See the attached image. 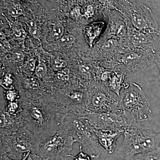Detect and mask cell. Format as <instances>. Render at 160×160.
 I'll return each instance as SVG.
<instances>
[{"instance_id":"cell-1","label":"cell","mask_w":160,"mask_h":160,"mask_svg":"<svg viewBox=\"0 0 160 160\" xmlns=\"http://www.w3.org/2000/svg\"><path fill=\"white\" fill-rule=\"evenodd\" d=\"M123 134L124 140L118 151L120 160H132L137 155L160 150V132L155 133L138 122Z\"/></svg>"},{"instance_id":"cell-2","label":"cell","mask_w":160,"mask_h":160,"mask_svg":"<svg viewBox=\"0 0 160 160\" xmlns=\"http://www.w3.org/2000/svg\"><path fill=\"white\" fill-rule=\"evenodd\" d=\"M155 52L130 49L118 55L112 61L109 69L120 72L126 78L135 75L155 62Z\"/></svg>"},{"instance_id":"cell-3","label":"cell","mask_w":160,"mask_h":160,"mask_svg":"<svg viewBox=\"0 0 160 160\" xmlns=\"http://www.w3.org/2000/svg\"><path fill=\"white\" fill-rule=\"evenodd\" d=\"M120 99L123 109L138 122L149 120L151 113L150 102L139 85L134 82L126 83Z\"/></svg>"},{"instance_id":"cell-4","label":"cell","mask_w":160,"mask_h":160,"mask_svg":"<svg viewBox=\"0 0 160 160\" xmlns=\"http://www.w3.org/2000/svg\"><path fill=\"white\" fill-rule=\"evenodd\" d=\"M82 117L95 129H111L123 132L138 122L131 114L123 108L104 113L86 111Z\"/></svg>"},{"instance_id":"cell-5","label":"cell","mask_w":160,"mask_h":160,"mask_svg":"<svg viewBox=\"0 0 160 160\" xmlns=\"http://www.w3.org/2000/svg\"><path fill=\"white\" fill-rule=\"evenodd\" d=\"M122 13L130 26L136 30L160 36V27L148 6L142 3H132Z\"/></svg>"},{"instance_id":"cell-6","label":"cell","mask_w":160,"mask_h":160,"mask_svg":"<svg viewBox=\"0 0 160 160\" xmlns=\"http://www.w3.org/2000/svg\"><path fill=\"white\" fill-rule=\"evenodd\" d=\"M105 85L100 83L89 91L87 94L86 108L95 113H104L122 108L120 98L112 95Z\"/></svg>"},{"instance_id":"cell-7","label":"cell","mask_w":160,"mask_h":160,"mask_svg":"<svg viewBox=\"0 0 160 160\" xmlns=\"http://www.w3.org/2000/svg\"><path fill=\"white\" fill-rule=\"evenodd\" d=\"M74 131L75 142L83 146L86 153L92 158H98L102 154H106L105 149L99 143L94 129L84 118L75 119L72 122Z\"/></svg>"},{"instance_id":"cell-8","label":"cell","mask_w":160,"mask_h":160,"mask_svg":"<svg viewBox=\"0 0 160 160\" xmlns=\"http://www.w3.org/2000/svg\"><path fill=\"white\" fill-rule=\"evenodd\" d=\"M128 35L124 42L126 51L138 49L155 52L159 51L160 36L138 31L130 26L128 22Z\"/></svg>"},{"instance_id":"cell-9","label":"cell","mask_w":160,"mask_h":160,"mask_svg":"<svg viewBox=\"0 0 160 160\" xmlns=\"http://www.w3.org/2000/svg\"><path fill=\"white\" fill-rule=\"evenodd\" d=\"M75 142L72 136L56 134L39 146L37 153L42 158H50L60 153L71 151Z\"/></svg>"},{"instance_id":"cell-10","label":"cell","mask_w":160,"mask_h":160,"mask_svg":"<svg viewBox=\"0 0 160 160\" xmlns=\"http://www.w3.org/2000/svg\"><path fill=\"white\" fill-rule=\"evenodd\" d=\"M109 22L104 34L125 41L128 35V22L126 17L119 10L111 9L108 12Z\"/></svg>"},{"instance_id":"cell-11","label":"cell","mask_w":160,"mask_h":160,"mask_svg":"<svg viewBox=\"0 0 160 160\" xmlns=\"http://www.w3.org/2000/svg\"><path fill=\"white\" fill-rule=\"evenodd\" d=\"M94 131L99 143L107 153H113L116 146L117 140L122 132L107 129H94Z\"/></svg>"},{"instance_id":"cell-12","label":"cell","mask_w":160,"mask_h":160,"mask_svg":"<svg viewBox=\"0 0 160 160\" xmlns=\"http://www.w3.org/2000/svg\"><path fill=\"white\" fill-rule=\"evenodd\" d=\"M126 78V77L122 72L112 70L109 81L106 86L109 91L120 98L121 92L126 84L125 83Z\"/></svg>"},{"instance_id":"cell-13","label":"cell","mask_w":160,"mask_h":160,"mask_svg":"<svg viewBox=\"0 0 160 160\" xmlns=\"http://www.w3.org/2000/svg\"><path fill=\"white\" fill-rule=\"evenodd\" d=\"M104 24L102 22L94 23L87 29L86 34L89 38L90 44H92L96 38L99 36L104 27Z\"/></svg>"},{"instance_id":"cell-14","label":"cell","mask_w":160,"mask_h":160,"mask_svg":"<svg viewBox=\"0 0 160 160\" xmlns=\"http://www.w3.org/2000/svg\"><path fill=\"white\" fill-rule=\"evenodd\" d=\"M132 160H160V150L137 155Z\"/></svg>"},{"instance_id":"cell-15","label":"cell","mask_w":160,"mask_h":160,"mask_svg":"<svg viewBox=\"0 0 160 160\" xmlns=\"http://www.w3.org/2000/svg\"><path fill=\"white\" fill-rule=\"evenodd\" d=\"M80 74L86 79H89L91 77L93 68L89 64H83L80 65L78 68Z\"/></svg>"},{"instance_id":"cell-16","label":"cell","mask_w":160,"mask_h":160,"mask_svg":"<svg viewBox=\"0 0 160 160\" xmlns=\"http://www.w3.org/2000/svg\"><path fill=\"white\" fill-rule=\"evenodd\" d=\"M30 116L35 121L39 124H42L44 120V115L42 111L38 107H33L30 109Z\"/></svg>"},{"instance_id":"cell-17","label":"cell","mask_w":160,"mask_h":160,"mask_svg":"<svg viewBox=\"0 0 160 160\" xmlns=\"http://www.w3.org/2000/svg\"><path fill=\"white\" fill-rule=\"evenodd\" d=\"M64 28L62 25L56 24L52 27L51 31V36L52 38L58 40L62 37L64 33Z\"/></svg>"},{"instance_id":"cell-18","label":"cell","mask_w":160,"mask_h":160,"mask_svg":"<svg viewBox=\"0 0 160 160\" xmlns=\"http://www.w3.org/2000/svg\"><path fill=\"white\" fill-rule=\"evenodd\" d=\"M99 1L108 12L111 9L118 10L117 0H99Z\"/></svg>"},{"instance_id":"cell-19","label":"cell","mask_w":160,"mask_h":160,"mask_svg":"<svg viewBox=\"0 0 160 160\" xmlns=\"http://www.w3.org/2000/svg\"><path fill=\"white\" fill-rule=\"evenodd\" d=\"M75 42V38L72 35L63 36L58 40V42L60 46H65L71 45Z\"/></svg>"},{"instance_id":"cell-20","label":"cell","mask_w":160,"mask_h":160,"mask_svg":"<svg viewBox=\"0 0 160 160\" xmlns=\"http://www.w3.org/2000/svg\"><path fill=\"white\" fill-rule=\"evenodd\" d=\"M47 72V68L46 64L42 62H39L36 67L35 73L39 78H42L46 75Z\"/></svg>"},{"instance_id":"cell-21","label":"cell","mask_w":160,"mask_h":160,"mask_svg":"<svg viewBox=\"0 0 160 160\" xmlns=\"http://www.w3.org/2000/svg\"><path fill=\"white\" fill-rule=\"evenodd\" d=\"M69 70L67 68H64L62 70L58 71L56 74L57 79L59 81L64 82L67 81L69 79Z\"/></svg>"},{"instance_id":"cell-22","label":"cell","mask_w":160,"mask_h":160,"mask_svg":"<svg viewBox=\"0 0 160 160\" xmlns=\"http://www.w3.org/2000/svg\"><path fill=\"white\" fill-rule=\"evenodd\" d=\"M69 157L72 158L73 160H91V157L87 153H84L82 151V145L80 146V152L76 156H73L70 154H67Z\"/></svg>"},{"instance_id":"cell-23","label":"cell","mask_w":160,"mask_h":160,"mask_svg":"<svg viewBox=\"0 0 160 160\" xmlns=\"http://www.w3.org/2000/svg\"><path fill=\"white\" fill-rule=\"evenodd\" d=\"M67 66V63L66 61L60 59L59 58H56L53 62L52 68L54 71L58 72L66 68Z\"/></svg>"},{"instance_id":"cell-24","label":"cell","mask_w":160,"mask_h":160,"mask_svg":"<svg viewBox=\"0 0 160 160\" xmlns=\"http://www.w3.org/2000/svg\"><path fill=\"white\" fill-rule=\"evenodd\" d=\"M12 79L10 74H6L1 81V86L6 89H10L12 88Z\"/></svg>"},{"instance_id":"cell-25","label":"cell","mask_w":160,"mask_h":160,"mask_svg":"<svg viewBox=\"0 0 160 160\" xmlns=\"http://www.w3.org/2000/svg\"><path fill=\"white\" fill-rule=\"evenodd\" d=\"M17 92L14 90H8L6 93V98L9 102H15L18 98Z\"/></svg>"},{"instance_id":"cell-26","label":"cell","mask_w":160,"mask_h":160,"mask_svg":"<svg viewBox=\"0 0 160 160\" xmlns=\"http://www.w3.org/2000/svg\"><path fill=\"white\" fill-rule=\"evenodd\" d=\"M29 31L30 34L35 38L40 37V32L36 25H31L29 27Z\"/></svg>"},{"instance_id":"cell-27","label":"cell","mask_w":160,"mask_h":160,"mask_svg":"<svg viewBox=\"0 0 160 160\" xmlns=\"http://www.w3.org/2000/svg\"><path fill=\"white\" fill-rule=\"evenodd\" d=\"M18 108V106L16 102H9L7 106V110L9 114H14L17 110Z\"/></svg>"},{"instance_id":"cell-28","label":"cell","mask_w":160,"mask_h":160,"mask_svg":"<svg viewBox=\"0 0 160 160\" xmlns=\"http://www.w3.org/2000/svg\"><path fill=\"white\" fill-rule=\"evenodd\" d=\"M94 14V10L93 7L91 5H89L87 6L85 12H84V17L86 18H89L92 17Z\"/></svg>"},{"instance_id":"cell-29","label":"cell","mask_w":160,"mask_h":160,"mask_svg":"<svg viewBox=\"0 0 160 160\" xmlns=\"http://www.w3.org/2000/svg\"><path fill=\"white\" fill-rule=\"evenodd\" d=\"M11 58L15 62H22L24 60V56L22 52H16L12 54Z\"/></svg>"},{"instance_id":"cell-30","label":"cell","mask_w":160,"mask_h":160,"mask_svg":"<svg viewBox=\"0 0 160 160\" xmlns=\"http://www.w3.org/2000/svg\"><path fill=\"white\" fill-rule=\"evenodd\" d=\"M70 15L73 18H78L81 15V9L79 6H76L70 12Z\"/></svg>"},{"instance_id":"cell-31","label":"cell","mask_w":160,"mask_h":160,"mask_svg":"<svg viewBox=\"0 0 160 160\" xmlns=\"http://www.w3.org/2000/svg\"><path fill=\"white\" fill-rule=\"evenodd\" d=\"M36 61L34 59L29 60L27 63V68L30 71H33L36 69Z\"/></svg>"},{"instance_id":"cell-32","label":"cell","mask_w":160,"mask_h":160,"mask_svg":"<svg viewBox=\"0 0 160 160\" xmlns=\"http://www.w3.org/2000/svg\"><path fill=\"white\" fill-rule=\"evenodd\" d=\"M42 158L36 153L30 152L27 160H41Z\"/></svg>"},{"instance_id":"cell-33","label":"cell","mask_w":160,"mask_h":160,"mask_svg":"<svg viewBox=\"0 0 160 160\" xmlns=\"http://www.w3.org/2000/svg\"><path fill=\"white\" fill-rule=\"evenodd\" d=\"M155 62L156 63L158 68L159 72H160V52H157L155 54Z\"/></svg>"},{"instance_id":"cell-34","label":"cell","mask_w":160,"mask_h":160,"mask_svg":"<svg viewBox=\"0 0 160 160\" xmlns=\"http://www.w3.org/2000/svg\"><path fill=\"white\" fill-rule=\"evenodd\" d=\"M49 159L51 160H71L68 158H65L61 156L59 154L56 155L49 158Z\"/></svg>"},{"instance_id":"cell-35","label":"cell","mask_w":160,"mask_h":160,"mask_svg":"<svg viewBox=\"0 0 160 160\" xmlns=\"http://www.w3.org/2000/svg\"><path fill=\"white\" fill-rule=\"evenodd\" d=\"M1 160H14L12 159L7 156V155L5 153H2L1 154Z\"/></svg>"},{"instance_id":"cell-36","label":"cell","mask_w":160,"mask_h":160,"mask_svg":"<svg viewBox=\"0 0 160 160\" xmlns=\"http://www.w3.org/2000/svg\"><path fill=\"white\" fill-rule=\"evenodd\" d=\"M31 151H29L26 153V154L24 155V157L22 159V160H27V158H28V156H29V154H30V152H31Z\"/></svg>"},{"instance_id":"cell-37","label":"cell","mask_w":160,"mask_h":160,"mask_svg":"<svg viewBox=\"0 0 160 160\" xmlns=\"http://www.w3.org/2000/svg\"><path fill=\"white\" fill-rule=\"evenodd\" d=\"M41 160H49V158H42Z\"/></svg>"},{"instance_id":"cell-38","label":"cell","mask_w":160,"mask_h":160,"mask_svg":"<svg viewBox=\"0 0 160 160\" xmlns=\"http://www.w3.org/2000/svg\"><path fill=\"white\" fill-rule=\"evenodd\" d=\"M159 79H160V72H159Z\"/></svg>"},{"instance_id":"cell-39","label":"cell","mask_w":160,"mask_h":160,"mask_svg":"<svg viewBox=\"0 0 160 160\" xmlns=\"http://www.w3.org/2000/svg\"><path fill=\"white\" fill-rule=\"evenodd\" d=\"M23 1H26V0H23Z\"/></svg>"},{"instance_id":"cell-40","label":"cell","mask_w":160,"mask_h":160,"mask_svg":"<svg viewBox=\"0 0 160 160\" xmlns=\"http://www.w3.org/2000/svg\"><path fill=\"white\" fill-rule=\"evenodd\" d=\"M159 52H160V51H159Z\"/></svg>"}]
</instances>
